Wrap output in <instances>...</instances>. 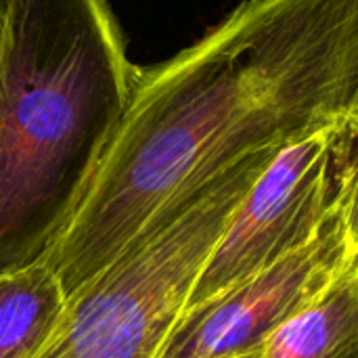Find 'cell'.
<instances>
[{
    "instance_id": "obj_10",
    "label": "cell",
    "mask_w": 358,
    "mask_h": 358,
    "mask_svg": "<svg viewBox=\"0 0 358 358\" xmlns=\"http://www.w3.org/2000/svg\"><path fill=\"white\" fill-rule=\"evenodd\" d=\"M235 358H264V355H262V350H258V352H252V355H243V357H235Z\"/></svg>"
},
{
    "instance_id": "obj_9",
    "label": "cell",
    "mask_w": 358,
    "mask_h": 358,
    "mask_svg": "<svg viewBox=\"0 0 358 358\" xmlns=\"http://www.w3.org/2000/svg\"><path fill=\"white\" fill-rule=\"evenodd\" d=\"M10 10H13V0H0V50H2V42H4V36H6Z\"/></svg>"
},
{
    "instance_id": "obj_7",
    "label": "cell",
    "mask_w": 358,
    "mask_h": 358,
    "mask_svg": "<svg viewBox=\"0 0 358 358\" xmlns=\"http://www.w3.org/2000/svg\"><path fill=\"white\" fill-rule=\"evenodd\" d=\"M264 358H358V271L352 266L275 331Z\"/></svg>"
},
{
    "instance_id": "obj_6",
    "label": "cell",
    "mask_w": 358,
    "mask_h": 358,
    "mask_svg": "<svg viewBox=\"0 0 358 358\" xmlns=\"http://www.w3.org/2000/svg\"><path fill=\"white\" fill-rule=\"evenodd\" d=\"M69 294L55 268L38 258L0 271V358H38L59 334Z\"/></svg>"
},
{
    "instance_id": "obj_1",
    "label": "cell",
    "mask_w": 358,
    "mask_h": 358,
    "mask_svg": "<svg viewBox=\"0 0 358 358\" xmlns=\"http://www.w3.org/2000/svg\"><path fill=\"white\" fill-rule=\"evenodd\" d=\"M358 113V0H243L141 67L84 191L44 252L69 296L187 187Z\"/></svg>"
},
{
    "instance_id": "obj_4",
    "label": "cell",
    "mask_w": 358,
    "mask_h": 358,
    "mask_svg": "<svg viewBox=\"0 0 358 358\" xmlns=\"http://www.w3.org/2000/svg\"><path fill=\"white\" fill-rule=\"evenodd\" d=\"M357 168L358 113L283 145L237 208L185 310L313 241L342 208Z\"/></svg>"
},
{
    "instance_id": "obj_8",
    "label": "cell",
    "mask_w": 358,
    "mask_h": 358,
    "mask_svg": "<svg viewBox=\"0 0 358 358\" xmlns=\"http://www.w3.org/2000/svg\"><path fill=\"white\" fill-rule=\"evenodd\" d=\"M344 227H346V235H348V243H350V254H352V268L358 271V168L348 195L344 199Z\"/></svg>"
},
{
    "instance_id": "obj_2",
    "label": "cell",
    "mask_w": 358,
    "mask_h": 358,
    "mask_svg": "<svg viewBox=\"0 0 358 358\" xmlns=\"http://www.w3.org/2000/svg\"><path fill=\"white\" fill-rule=\"evenodd\" d=\"M138 69L107 0H13L0 50V271L44 256Z\"/></svg>"
},
{
    "instance_id": "obj_3",
    "label": "cell",
    "mask_w": 358,
    "mask_h": 358,
    "mask_svg": "<svg viewBox=\"0 0 358 358\" xmlns=\"http://www.w3.org/2000/svg\"><path fill=\"white\" fill-rule=\"evenodd\" d=\"M279 149L250 153L178 193L69 296L59 334L38 358H159L201 268Z\"/></svg>"
},
{
    "instance_id": "obj_5",
    "label": "cell",
    "mask_w": 358,
    "mask_h": 358,
    "mask_svg": "<svg viewBox=\"0 0 358 358\" xmlns=\"http://www.w3.org/2000/svg\"><path fill=\"white\" fill-rule=\"evenodd\" d=\"M352 266L344 203L304 248L189 308L159 358H235L258 352L268 338Z\"/></svg>"
}]
</instances>
